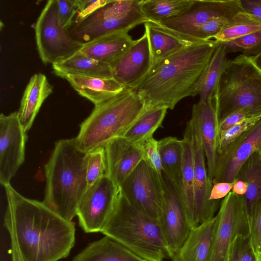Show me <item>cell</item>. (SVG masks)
<instances>
[{
    "label": "cell",
    "mask_w": 261,
    "mask_h": 261,
    "mask_svg": "<svg viewBox=\"0 0 261 261\" xmlns=\"http://www.w3.org/2000/svg\"><path fill=\"white\" fill-rule=\"evenodd\" d=\"M4 187V226L10 236L12 261H59L67 257L75 244L73 222L43 201L24 197L10 184Z\"/></svg>",
    "instance_id": "cell-1"
},
{
    "label": "cell",
    "mask_w": 261,
    "mask_h": 261,
    "mask_svg": "<svg viewBox=\"0 0 261 261\" xmlns=\"http://www.w3.org/2000/svg\"><path fill=\"white\" fill-rule=\"evenodd\" d=\"M218 44L213 39L201 41L157 62L132 89L148 109H173L180 100L191 96L194 84Z\"/></svg>",
    "instance_id": "cell-2"
},
{
    "label": "cell",
    "mask_w": 261,
    "mask_h": 261,
    "mask_svg": "<svg viewBox=\"0 0 261 261\" xmlns=\"http://www.w3.org/2000/svg\"><path fill=\"white\" fill-rule=\"evenodd\" d=\"M88 153L81 150L74 138L57 141L44 166L46 187L43 202L65 219L76 216L80 201L88 188Z\"/></svg>",
    "instance_id": "cell-3"
},
{
    "label": "cell",
    "mask_w": 261,
    "mask_h": 261,
    "mask_svg": "<svg viewBox=\"0 0 261 261\" xmlns=\"http://www.w3.org/2000/svg\"><path fill=\"white\" fill-rule=\"evenodd\" d=\"M101 233L146 261H164L169 258L159 221L132 204L120 187Z\"/></svg>",
    "instance_id": "cell-4"
},
{
    "label": "cell",
    "mask_w": 261,
    "mask_h": 261,
    "mask_svg": "<svg viewBox=\"0 0 261 261\" xmlns=\"http://www.w3.org/2000/svg\"><path fill=\"white\" fill-rule=\"evenodd\" d=\"M147 110L142 99L125 87L115 97L95 106L81 124L75 143L86 153L105 148L114 139L124 137Z\"/></svg>",
    "instance_id": "cell-5"
},
{
    "label": "cell",
    "mask_w": 261,
    "mask_h": 261,
    "mask_svg": "<svg viewBox=\"0 0 261 261\" xmlns=\"http://www.w3.org/2000/svg\"><path fill=\"white\" fill-rule=\"evenodd\" d=\"M213 100L218 124L229 115L243 110L261 116V71L251 57L240 55L228 60Z\"/></svg>",
    "instance_id": "cell-6"
},
{
    "label": "cell",
    "mask_w": 261,
    "mask_h": 261,
    "mask_svg": "<svg viewBox=\"0 0 261 261\" xmlns=\"http://www.w3.org/2000/svg\"><path fill=\"white\" fill-rule=\"evenodd\" d=\"M141 0H110L68 29L70 36L82 44L119 32H129L148 19L141 10Z\"/></svg>",
    "instance_id": "cell-7"
},
{
    "label": "cell",
    "mask_w": 261,
    "mask_h": 261,
    "mask_svg": "<svg viewBox=\"0 0 261 261\" xmlns=\"http://www.w3.org/2000/svg\"><path fill=\"white\" fill-rule=\"evenodd\" d=\"M34 29L37 49L44 64H53L64 60L79 51L83 45L60 25L57 0L47 2Z\"/></svg>",
    "instance_id": "cell-8"
},
{
    "label": "cell",
    "mask_w": 261,
    "mask_h": 261,
    "mask_svg": "<svg viewBox=\"0 0 261 261\" xmlns=\"http://www.w3.org/2000/svg\"><path fill=\"white\" fill-rule=\"evenodd\" d=\"M207 261H227L234 238L249 233L248 221L243 196L232 191L221 202Z\"/></svg>",
    "instance_id": "cell-9"
},
{
    "label": "cell",
    "mask_w": 261,
    "mask_h": 261,
    "mask_svg": "<svg viewBox=\"0 0 261 261\" xmlns=\"http://www.w3.org/2000/svg\"><path fill=\"white\" fill-rule=\"evenodd\" d=\"M120 188L132 204L159 221L165 198L163 174L159 176L142 160Z\"/></svg>",
    "instance_id": "cell-10"
},
{
    "label": "cell",
    "mask_w": 261,
    "mask_h": 261,
    "mask_svg": "<svg viewBox=\"0 0 261 261\" xmlns=\"http://www.w3.org/2000/svg\"><path fill=\"white\" fill-rule=\"evenodd\" d=\"M241 12L245 11L240 0H194L182 14L158 23L185 38L194 39L196 31L208 21L230 18Z\"/></svg>",
    "instance_id": "cell-11"
},
{
    "label": "cell",
    "mask_w": 261,
    "mask_h": 261,
    "mask_svg": "<svg viewBox=\"0 0 261 261\" xmlns=\"http://www.w3.org/2000/svg\"><path fill=\"white\" fill-rule=\"evenodd\" d=\"M118 187L107 175L88 187L79 204L76 216L87 233L101 232L114 206Z\"/></svg>",
    "instance_id": "cell-12"
},
{
    "label": "cell",
    "mask_w": 261,
    "mask_h": 261,
    "mask_svg": "<svg viewBox=\"0 0 261 261\" xmlns=\"http://www.w3.org/2000/svg\"><path fill=\"white\" fill-rule=\"evenodd\" d=\"M163 180L165 198L159 223L169 258L172 259L185 242L191 229L178 188L164 172Z\"/></svg>",
    "instance_id": "cell-13"
},
{
    "label": "cell",
    "mask_w": 261,
    "mask_h": 261,
    "mask_svg": "<svg viewBox=\"0 0 261 261\" xmlns=\"http://www.w3.org/2000/svg\"><path fill=\"white\" fill-rule=\"evenodd\" d=\"M17 112L0 115V182L10 184L25 158L27 139Z\"/></svg>",
    "instance_id": "cell-14"
},
{
    "label": "cell",
    "mask_w": 261,
    "mask_h": 261,
    "mask_svg": "<svg viewBox=\"0 0 261 261\" xmlns=\"http://www.w3.org/2000/svg\"><path fill=\"white\" fill-rule=\"evenodd\" d=\"M191 126L194 157L195 182L194 214L193 228L213 218L220 206V200L210 199L213 184L207 172L206 158L202 141L194 121H188Z\"/></svg>",
    "instance_id": "cell-15"
},
{
    "label": "cell",
    "mask_w": 261,
    "mask_h": 261,
    "mask_svg": "<svg viewBox=\"0 0 261 261\" xmlns=\"http://www.w3.org/2000/svg\"><path fill=\"white\" fill-rule=\"evenodd\" d=\"M261 147V118L217 154L213 185L232 182L245 162Z\"/></svg>",
    "instance_id": "cell-16"
},
{
    "label": "cell",
    "mask_w": 261,
    "mask_h": 261,
    "mask_svg": "<svg viewBox=\"0 0 261 261\" xmlns=\"http://www.w3.org/2000/svg\"><path fill=\"white\" fill-rule=\"evenodd\" d=\"M151 65L148 39L144 31L111 67L113 77L125 87L132 89L146 76Z\"/></svg>",
    "instance_id": "cell-17"
},
{
    "label": "cell",
    "mask_w": 261,
    "mask_h": 261,
    "mask_svg": "<svg viewBox=\"0 0 261 261\" xmlns=\"http://www.w3.org/2000/svg\"><path fill=\"white\" fill-rule=\"evenodd\" d=\"M107 175L117 187L143 160V152L139 144L124 137L114 139L105 147Z\"/></svg>",
    "instance_id": "cell-18"
},
{
    "label": "cell",
    "mask_w": 261,
    "mask_h": 261,
    "mask_svg": "<svg viewBox=\"0 0 261 261\" xmlns=\"http://www.w3.org/2000/svg\"><path fill=\"white\" fill-rule=\"evenodd\" d=\"M191 118L197 127L202 141L208 176L213 184L218 154V120L213 99L199 100L194 104Z\"/></svg>",
    "instance_id": "cell-19"
},
{
    "label": "cell",
    "mask_w": 261,
    "mask_h": 261,
    "mask_svg": "<svg viewBox=\"0 0 261 261\" xmlns=\"http://www.w3.org/2000/svg\"><path fill=\"white\" fill-rule=\"evenodd\" d=\"M152 58V65L157 62L198 41L185 38L158 23L148 21L144 24Z\"/></svg>",
    "instance_id": "cell-20"
},
{
    "label": "cell",
    "mask_w": 261,
    "mask_h": 261,
    "mask_svg": "<svg viewBox=\"0 0 261 261\" xmlns=\"http://www.w3.org/2000/svg\"><path fill=\"white\" fill-rule=\"evenodd\" d=\"M53 92V86L42 73H36L30 79L23 92L17 111L19 120L27 132L44 101Z\"/></svg>",
    "instance_id": "cell-21"
},
{
    "label": "cell",
    "mask_w": 261,
    "mask_h": 261,
    "mask_svg": "<svg viewBox=\"0 0 261 261\" xmlns=\"http://www.w3.org/2000/svg\"><path fill=\"white\" fill-rule=\"evenodd\" d=\"M134 41L128 32H116L84 44L79 51L89 58L111 65Z\"/></svg>",
    "instance_id": "cell-22"
},
{
    "label": "cell",
    "mask_w": 261,
    "mask_h": 261,
    "mask_svg": "<svg viewBox=\"0 0 261 261\" xmlns=\"http://www.w3.org/2000/svg\"><path fill=\"white\" fill-rule=\"evenodd\" d=\"M62 78L66 80L79 95L90 100L95 106L115 97L125 88L113 77L68 74Z\"/></svg>",
    "instance_id": "cell-23"
},
{
    "label": "cell",
    "mask_w": 261,
    "mask_h": 261,
    "mask_svg": "<svg viewBox=\"0 0 261 261\" xmlns=\"http://www.w3.org/2000/svg\"><path fill=\"white\" fill-rule=\"evenodd\" d=\"M182 141L183 158L179 190L187 221L192 229L194 214L195 182L192 129L188 121Z\"/></svg>",
    "instance_id": "cell-24"
},
{
    "label": "cell",
    "mask_w": 261,
    "mask_h": 261,
    "mask_svg": "<svg viewBox=\"0 0 261 261\" xmlns=\"http://www.w3.org/2000/svg\"><path fill=\"white\" fill-rule=\"evenodd\" d=\"M216 223V216L192 228L185 242L171 261H207Z\"/></svg>",
    "instance_id": "cell-25"
},
{
    "label": "cell",
    "mask_w": 261,
    "mask_h": 261,
    "mask_svg": "<svg viewBox=\"0 0 261 261\" xmlns=\"http://www.w3.org/2000/svg\"><path fill=\"white\" fill-rule=\"evenodd\" d=\"M52 67L54 74L62 78L68 74L100 78L113 77L110 64L89 58L80 51L53 64Z\"/></svg>",
    "instance_id": "cell-26"
},
{
    "label": "cell",
    "mask_w": 261,
    "mask_h": 261,
    "mask_svg": "<svg viewBox=\"0 0 261 261\" xmlns=\"http://www.w3.org/2000/svg\"><path fill=\"white\" fill-rule=\"evenodd\" d=\"M72 261H146L128 249L105 236L88 245Z\"/></svg>",
    "instance_id": "cell-27"
},
{
    "label": "cell",
    "mask_w": 261,
    "mask_h": 261,
    "mask_svg": "<svg viewBox=\"0 0 261 261\" xmlns=\"http://www.w3.org/2000/svg\"><path fill=\"white\" fill-rule=\"evenodd\" d=\"M225 46L219 42L208 63L194 84L191 96L198 95L201 101L213 99L220 76L228 60Z\"/></svg>",
    "instance_id": "cell-28"
},
{
    "label": "cell",
    "mask_w": 261,
    "mask_h": 261,
    "mask_svg": "<svg viewBox=\"0 0 261 261\" xmlns=\"http://www.w3.org/2000/svg\"><path fill=\"white\" fill-rule=\"evenodd\" d=\"M236 179L245 181L248 186L243 197L248 221L253 208L261 199V156L258 151L242 165Z\"/></svg>",
    "instance_id": "cell-29"
},
{
    "label": "cell",
    "mask_w": 261,
    "mask_h": 261,
    "mask_svg": "<svg viewBox=\"0 0 261 261\" xmlns=\"http://www.w3.org/2000/svg\"><path fill=\"white\" fill-rule=\"evenodd\" d=\"M164 173L179 188L183 158L182 140L167 137L158 141Z\"/></svg>",
    "instance_id": "cell-30"
},
{
    "label": "cell",
    "mask_w": 261,
    "mask_h": 261,
    "mask_svg": "<svg viewBox=\"0 0 261 261\" xmlns=\"http://www.w3.org/2000/svg\"><path fill=\"white\" fill-rule=\"evenodd\" d=\"M194 0H141V10L148 21L158 23L185 12Z\"/></svg>",
    "instance_id": "cell-31"
},
{
    "label": "cell",
    "mask_w": 261,
    "mask_h": 261,
    "mask_svg": "<svg viewBox=\"0 0 261 261\" xmlns=\"http://www.w3.org/2000/svg\"><path fill=\"white\" fill-rule=\"evenodd\" d=\"M168 109L154 107L148 109L126 132L124 137L139 144L153 137L158 128L162 126Z\"/></svg>",
    "instance_id": "cell-32"
},
{
    "label": "cell",
    "mask_w": 261,
    "mask_h": 261,
    "mask_svg": "<svg viewBox=\"0 0 261 261\" xmlns=\"http://www.w3.org/2000/svg\"><path fill=\"white\" fill-rule=\"evenodd\" d=\"M260 30L261 24L258 21L245 12H241L235 15L214 39L223 42Z\"/></svg>",
    "instance_id": "cell-33"
},
{
    "label": "cell",
    "mask_w": 261,
    "mask_h": 261,
    "mask_svg": "<svg viewBox=\"0 0 261 261\" xmlns=\"http://www.w3.org/2000/svg\"><path fill=\"white\" fill-rule=\"evenodd\" d=\"M226 53L241 52L245 56L254 57L261 54V30L229 41L219 42Z\"/></svg>",
    "instance_id": "cell-34"
},
{
    "label": "cell",
    "mask_w": 261,
    "mask_h": 261,
    "mask_svg": "<svg viewBox=\"0 0 261 261\" xmlns=\"http://www.w3.org/2000/svg\"><path fill=\"white\" fill-rule=\"evenodd\" d=\"M87 181L88 187L107 175L105 148H99L88 153Z\"/></svg>",
    "instance_id": "cell-35"
},
{
    "label": "cell",
    "mask_w": 261,
    "mask_h": 261,
    "mask_svg": "<svg viewBox=\"0 0 261 261\" xmlns=\"http://www.w3.org/2000/svg\"><path fill=\"white\" fill-rule=\"evenodd\" d=\"M249 233L240 234L231 245L227 261H257Z\"/></svg>",
    "instance_id": "cell-36"
},
{
    "label": "cell",
    "mask_w": 261,
    "mask_h": 261,
    "mask_svg": "<svg viewBox=\"0 0 261 261\" xmlns=\"http://www.w3.org/2000/svg\"><path fill=\"white\" fill-rule=\"evenodd\" d=\"M261 118V116L245 119L218 133L217 153L223 150L229 143L253 127Z\"/></svg>",
    "instance_id": "cell-37"
},
{
    "label": "cell",
    "mask_w": 261,
    "mask_h": 261,
    "mask_svg": "<svg viewBox=\"0 0 261 261\" xmlns=\"http://www.w3.org/2000/svg\"><path fill=\"white\" fill-rule=\"evenodd\" d=\"M139 144L143 150V160L159 176H162L163 170L159 150L158 141L152 137Z\"/></svg>",
    "instance_id": "cell-38"
},
{
    "label": "cell",
    "mask_w": 261,
    "mask_h": 261,
    "mask_svg": "<svg viewBox=\"0 0 261 261\" xmlns=\"http://www.w3.org/2000/svg\"><path fill=\"white\" fill-rule=\"evenodd\" d=\"M249 234L257 259L261 252V199L255 204L248 220Z\"/></svg>",
    "instance_id": "cell-39"
},
{
    "label": "cell",
    "mask_w": 261,
    "mask_h": 261,
    "mask_svg": "<svg viewBox=\"0 0 261 261\" xmlns=\"http://www.w3.org/2000/svg\"><path fill=\"white\" fill-rule=\"evenodd\" d=\"M58 15L60 25L68 30L74 23L78 12L76 0H57Z\"/></svg>",
    "instance_id": "cell-40"
},
{
    "label": "cell",
    "mask_w": 261,
    "mask_h": 261,
    "mask_svg": "<svg viewBox=\"0 0 261 261\" xmlns=\"http://www.w3.org/2000/svg\"><path fill=\"white\" fill-rule=\"evenodd\" d=\"M109 1L110 0H76L79 10L74 23L83 19Z\"/></svg>",
    "instance_id": "cell-41"
},
{
    "label": "cell",
    "mask_w": 261,
    "mask_h": 261,
    "mask_svg": "<svg viewBox=\"0 0 261 261\" xmlns=\"http://www.w3.org/2000/svg\"><path fill=\"white\" fill-rule=\"evenodd\" d=\"M254 117H256V116L251 111L246 110L234 112L218 122V133L228 129L245 119Z\"/></svg>",
    "instance_id": "cell-42"
},
{
    "label": "cell",
    "mask_w": 261,
    "mask_h": 261,
    "mask_svg": "<svg viewBox=\"0 0 261 261\" xmlns=\"http://www.w3.org/2000/svg\"><path fill=\"white\" fill-rule=\"evenodd\" d=\"M232 182H220L215 183L211 192L210 199L211 200H220L225 198L231 191L233 186Z\"/></svg>",
    "instance_id": "cell-43"
},
{
    "label": "cell",
    "mask_w": 261,
    "mask_h": 261,
    "mask_svg": "<svg viewBox=\"0 0 261 261\" xmlns=\"http://www.w3.org/2000/svg\"><path fill=\"white\" fill-rule=\"evenodd\" d=\"M244 11L261 24V0H240Z\"/></svg>",
    "instance_id": "cell-44"
},
{
    "label": "cell",
    "mask_w": 261,
    "mask_h": 261,
    "mask_svg": "<svg viewBox=\"0 0 261 261\" xmlns=\"http://www.w3.org/2000/svg\"><path fill=\"white\" fill-rule=\"evenodd\" d=\"M234 181L231 191L237 195L244 196L247 191V184L242 180L237 179H235Z\"/></svg>",
    "instance_id": "cell-45"
},
{
    "label": "cell",
    "mask_w": 261,
    "mask_h": 261,
    "mask_svg": "<svg viewBox=\"0 0 261 261\" xmlns=\"http://www.w3.org/2000/svg\"><path fill=\"white\" fill-rule=\"evenodd\" d=\"M251 58L255 66L261 71V54Z\"/></svg>",
    "instance_id": "cell-46"
},
{
    "label": "cell",
    "mask_w": 261,
    "mask_h": 261,
    "mask_svg": "<svg viewBox=\"0 0 261 261\" xmlns=\"http://www.w3.org/2000/svg\"><path fill=\"white\" fill-rule=\"evenodd\" d=\"M257 261H261V252L257 258Z\"/></svg>",
    "instance_id": "cell-47"
},
{
    "label": "cell",
    "mask_w": 261,
    "mask_h": 261,
    "mask_svg": "<svg viewBox=\"0 0 261 261\" xmlns=\"http://www.w3.org/2000/svg\"><path fill=\"white\" fill-rule=\"evenodd\" d=\"M258 152H259V154H260V156H261V147H260V148L258 150Z\"/></svg>",
    "instance_id": "cell-48"
}]
</instances>
